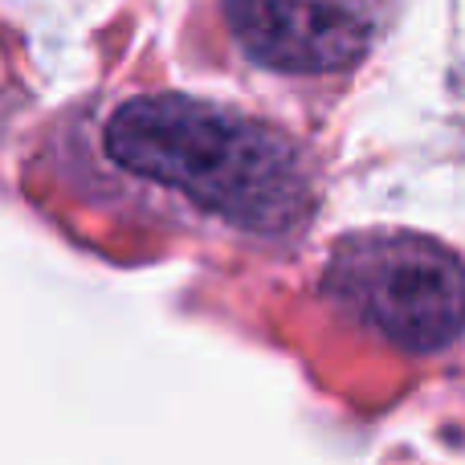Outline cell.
<instances>
[{
	"label": "cell",
	"mask_w": 465,
	"mask_h": 465,
	"mask_svg": "<svg viewBox=\"0 0 465 465\" xmlns=\"http://www.w3.org/2000/svg\"><path fill=\"white\" fill-rule=\"evenodd\" d=\"M65 168L163 225L290 249L319 213L314 163L286 131L193 94H131L65 135Z\"/></svg>",
	"instance_id": "obj_1"
},
{
	"label": "cell",
	"mask_w": 465,
	"mask_h": 465,
	"mask_svg": "<svg viewBox=\"0 0 465 465\" xmlns=\"http://www.w3.org/2000/svg\"><path fill=\"white\" fill-rule=\"evenodd\" d=\"M327 298L409 355L445 351L465 335V265L412 229H363L335 241Z\"/></svg>",
	"instance_id": "obj_2"
},
{
	"label": "cell",
	"mask_w": 465,
	"mask_h": 465,
	"mask_svg": "<svg viewBox=\"0 0 465 465\" xmlns=\"http://www.w3.org/2000/svg\"><path fill=\"white\" fill-rule=\"evenodd\" d=\"M229 33L278 74H343L368 57L384 0H225Z\"/></svg>",
	"instance_id": "obj_3"
}]
</instances>
